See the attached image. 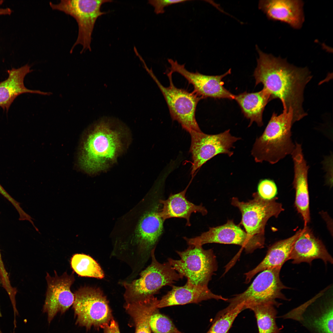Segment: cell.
<instances>
[{"label": "cell", "instance_id": "7", "mask_svg": "<svg viewBox=\"0 0 333 333\" xmlns=\"http://www.w3.org/2000/svg\"><path fill=\"white\" fill-rule=\"evenodd\" d=\"M111 0H61L57 3L49 2L53 10L62 11L73 17L77 23L78 34L76 40L70 51L72 53L75 47L82 46L80 53L91 51L92 34L96 22L100 16L106 14L101 10L102 5Z\"/></svg>", "mask_w": 333, "mask_h": 333}, {"label": "cell", "instance_id": "30", "mask_svg": "<svg viewBox=\"0 0 333 333\" xmlns=\"http://www.w3.org/2000/svg\"><path fill=\"white\" fill-rule=\"evenodd\" d=\"M258 190V193L262 198L268 200L273 198L277 192V187L274 182L267 179L260 181Z\"/></svg>", "mask_w": 333, "mask_h": 333}, {"label": "cell", "instance_id": "33", "mask_svg": "<svg viewBox=\"0 0 333 333\" xmlns=\"http://www.w3.org/2000/svg\"><path fill=\"white\" fill-rule=\"evenodd\" d=\"M3 1H4L3 0H0V15H10L12 12V10L10 8H3L0 7Z\"/></svg>", "mask_w": 333, "mask_h": 333}, {"label": "cell", "instance_id": "27", "mask_svg": "<svg viewBox=\"0 0 333 333\" xmlns=\"http://www.w3.org/2000/svg\"><path fill=\"white\" fill-rule=\"evenodd\" d=\"M333 316L332 306H328L307 319V324L317 333H333Z\"/></svg>", "mask_w": 333, "mask_h": 333}, {"label": "cell", "instance_id": "31", "mask_svg": "<svg viewBox=\"0 0 333 333\" xmlns=\"http://www.w3.org/2000/svg\"><path fill=\"white\" fill-rule=\"evenodd\" d=\"M186 0H150L148 3L154 7V11L157 14H162L165 12V7L172 4L184 2Z\"/></svg>", "mask_w": 333, "mask_h": 333}, {"label": "cell", "instance_id": "9", "mask_svg": "<svg viewBox=\"0 0 333 333\" xmlns=\"http://www.w3.org/2000/svg\"><path fill=\"white\" fill-rule=\"evenodd\" d=\"M73 308L76 323L89 329L103 328L111 320V311L106 297L99 288L82 287L74 293Z\"/></svg>", "mask_w": 333, "mask_h": 333}, {"label": "cell", "instance_id": "3", "mask_svg": "<svg viewBox=\"0 0 333 333\" xmlns=\"http://www.w3.org/2000/svg\"><path fill=\"white\" fill-rule=\"evenodd\" d=\"M293 111H283L279 115L274 112L262 134L256 139L251 154L257 162H278L291 154L295 144L291 139Z\"/></svg>", "mask_w": 333, "mask_h": 333}, {"label": "cell", "instance_id": "35", "mask_svg": "<svg viewBox=\"0 0 333 333\" xmlns=\"http://www.w3.org/2000/svg\"><path fill=\"white\" fill-rule=\"evenodd\" d=\"M0 194L4 197L7 196L8 195V192L5 190L3 187L0 184Z\"/></svg>", "mask_w": 333, "mask_h": 333}, {"label": "cell", "instance_id": "19", "mask_svg": "<svg viewBox=\"0 0 333 333\" xmlns=\"http://www.w3.org/2000/svg\"><path fill=\"white\" fill-rule=\"evenodd\" d=\"M32 70L30 66L26 64L18 68L8 70V77L0 82V107L8 111L11 104L19 95L27 93L44 95H50V92L28 89L24 85V80L26 76Z\"/></svg>", "mask_w": 333, "mask_h": 333}, {"label": "cell", "instance_id": "16", "mask_svg": "<svg viewBox=\"0 0 333 333\" xmlns=\"http://www.w3.org/2000/svg\"><path fill=\"white\" fill-rule=\"evenodd\" d=\"M304 4L299 0H261L258 7L269 20L283 22L299 29L305 20Z\"/></svg>", "mask_w": 333, "mask_h": 333}, {"label": "cell", "instance_id": "15", "mask_svg": "<svg viewBox=\"0 0 333 333\" xmlns=\"http://www.w3.org/2000/svg\"><path fill=\"white\" fill-rule=\"evenodd\" d=\"M168 61L171 65L170 71L173 73L177 72L185 78L188 83L193 86V92L202 98L209 97L234 99L235 95L224 87V83L222 81L224 77L231 73V69L220 75L209 76L197 72H189L185 68L184 64H180L171 59H168Z\"/></svg>", "mask_w": 333, "mask_h": 333}, {"label": "cell", "instance_id": "24", "mask_svg": "<svg viewBox=\"0 0 333 333\" xmlns=\"http://www.w3.org/2000/svg\"><path fill=\"white\" fill-rule=\"evenodd\" d=\"M159 302L154 295L126 302L125 308L133 319L135 333H151L150 320Z\"/></svg>", "mask_w": 333, "mask_h": 333}, {"label": "cell", "instance_id": "5", "mask_svg": "<svg viewBox=\"0 0 333 333\" xmlns=\"http://www.w3.org/2000/svg\"><path fill=\"white\" fill-rule=\"evenodd\" d=\"M179 260L171 258L168 262L186 284L191 286L208 287L212 276L217 269L216 257L212 249L205 250L200 245H190L183 251H176Z\"/></svg>", "mask_w": 333, "mask_h": 333}, {"label": "cell", "instance_id": "26", "mask_svg": "<svg viewBox=\"0 0 333 333\" xmlns=\"http://www.w3.org/2000/svg\"><path fill=\"white\" fill-rule=\"evenodd\" d=\"M71 266L79 276L102 279L104 274L97 262L89 255L76 254L72 257Z\"/></svg>", "mask_w": 333, "mask_h": 333}, {"label": "cell", "instance_id": "29", "mask_svg": "<svg viewBox=\"0 0 333 333\" xmlns=\"http://www.w3.org/2000/svg\"><path fill=\"white\" fill-rule=\"evenodd\" d=\"M158 309L152 315L150 320L151 329L153 333H183L169 318L160 313Z\"/></svg>", "mask_w": 333, "mask_h": 333}, {"label": "cell", "instance_id": "32", "mask_svg": "<svg viewBox=\"0 0 333 333\" xmlns=\"http://www.w3.org/2000/svg\"><path fill=\"white\" fill-rule=\"evenodd\" d=\"M103 329L104 333H120L117 323L113 319Z\"/></svg>", "mask_w": 333, "mask_h": 333}, {"label": "cell", "instance_id": "1", "mask_svg": "<svg viewBox=\"0 0 333 333\" xmlns=\"http://www.w3.org/2000/svg\"><path fill=\"white\" fill-rule=\"evenodd\" d=\"M259 57L253 76L255 86L261 83L271 100H280L283 110L293 111V123L307 115L303 107L304 90L312 78L306 67H296L286 59L265 53L256 46Z\"/></svg>", "mask_w": 333, "mask_h": 333}, {"label": "cell", "instance_id": "6", "mask_svg": "<svg viewBox=\"0 0 333 333\" xmlns=\"http://www.w3.org/2000/svg\"><path fill=\"white\" fill-rule=\"evenodd\" d=\"M155 250L151 253L150 264L141 272L138 279L121 283L125 289L124 296L126 302L154 295L162 287L171 286L182 279L168 261L161 263L158 261Z\"/></svg>", "mask_w": 333, "mask_h": 333}, {"label": "cell", "instance_id": "25", "mask_svg": "<svg viewBox=\"0 0 333 333\" xmlns=\"http://www.w3.org/2000/svg\"><path fill=\"white\" fill-rule=\"evenodd\" d=\"M275 305L270 303L252 306L249 309L254 313L256 319L258 333H280L276 318L277 311Z\"/></svg>", "mask_w": 333, "mask_h": 333}, {"label": "cell", "instance_id": "20", "mask_svg": "<svg viewBox=\"0 0 333 333\" xmlns=\"http://www.w3.org/2000/svg\"><path fill=\"white\" fill-rule=\"evenodd\" d=\"M172 289L159 300L158 308L189 303H198L211 299L226 301L228 298L213 293L208 287L171 286Z\"/></svg>", "mask_w": 333, "mask_h": 333}, {"label": "cell", "instance_id": "10", "mask_svg": "<svg viewBox=\"0 0 333 333\" xmlns=\"http://www.w3.org/2000/svg\"><path fill=\"white\" fill-rule=\"evenodd\" d=\"M157 189L152 193L149 205L139 220L136 228L135 242L137 250L135 259L143 265L150 256L164 232V220L159 214V202L163 193Z\"/></svg>", "mask_w": 333, "mask_h": 333}, {"label": "cell", "instance_id": "14", "mask_svg": "<svg viewBox=\"0 0 333 333\" xmlns=\"http://www.w3.org/2000/svg\"><path fill=\"white\" fill-rule=\"evenodd\" d=\"M46 279L47 286L43 310L50 323L58 313H64L73 305L75 295L70 288L75 278L73 274L65 273L59 276L56 273L53 277L47 273Z\"/></svg>", "mask_w": 333, "mask_h": 333}, {"label": "cell", "instance_id": "4", "mask_svg": "<svg viewBox=\"0 0 333 333\" xmlns=\"http://www.w3.org/2000/svg\"><path fill=\"white\" fill-rule=\"evenodd\" d=\"M281 268L275 267L261 271L246 290L228 299L226 301L229 303L228 306L217 314H223L237 307L244 310L264 303H270L278 306L281 304L276 301V299L288 300L282 292V290L288 288L280 280Z\"/></svg>", "mask_w": 333, "mask_h": 333}, {"label": "cell", "instance_id": "34", "mask_svg": "<svg viewBox=\"0 0 333 333\" xmlns=\"http://www.w3.org/2000/svg\"><path fill=\"white\" fill-rule=\"evenodd\" d=\"M6 270L0 251V273L4 272L6 271Z\"/></svg>", "mask_w": 333, "mask_h": 333}, {"label": "cell", "instance_id": "28", "mask_svg": "<svg viewBox=\"0 0 333 333\" xmlns=\"http://www.w3.org/2000/svg\"><path fill=\"white\" fill-rule=\"evenodd\" d=\"M243 309L239 307L219 315H216L206 333H229L235 319Z\"/></svg>", "mask_w": 333, "mask_h": 333}, {"label": "cell", "instance_id": "8", "mask_svg": "<svg viewBox=\"0 0 333 333\" xmlns=\"http://www.w3.org/2000/svg\"><path fill=\"white\" fill-rule=\"evenodd\" d=\"M145 68L155 82L162 92L167 105L171 118L177 121L182 128L188 132L191 131L201 132L195 118L197 105L202 98L193 92L177 88L172 80L173 73L170 71L167 73L169 86L165 87L154 75L151 69L146 65Z\"/></svg>", "mask_w": 333, "mask_h": 333}, {"label": "cell", "instance_id": "2", "mask_svg": "<svg viewBox=\"0 0 333 333\" xmlns=\"http://www.w3.org/2000/svg\"><path fill=\"white\" fill-rule=\"evenodd\" d=\"M128 127L118 119L105 117L85 130L80 145L78 162L90 175L106 171L125 153L132 141Z\"/></svg>", "mask_w": 333, "mask_h": 333}, {"label": "cell", "instance_id": "11", "mask_svg": "<svg viewBox=\"0 0 333 333\" xmlns=\"http://www.w3.org/2000/svg\"><path fill=\"white\" fill-rule=\"evenodd\" d=\"M252 196V199L246 202L233 197L231 204L240 212V224L248 235L251 238L265 241V230L268 220L271 217H278L284 209L281 204L277 201L276 198L265 199L258 192L253 193Z\"/></svg>", "mask_w": 333, "mask_h": 333}, {"label": "cell", "instance_id": "36", "mask_svg": "<svg viewBox=\"0 0 333 333\" xmlns=\"http://www.w3.org/2000/svg\"></svg>", "mask_w": 333, "mask_h": 333}, {"label": "cell", "instance_id": "12", "mask_svg": "<svg viewBox=\"0 0 333 333\" xmlns=\"http://www.w3.org/2000/svg\"><path fill=\"white\" fill-rule=\"evenodd\" d=\"M228 129L216 134H208L201 132H189L191 139L190 151L192 164L191 174L193 176L196 171L215 156L225 154L231 156L234 143L241 138L232 136Z\"/></svg>", "mask_w": 333, "mask_h": 333}, {"label": "cell", "instance_id": "17", "mask_svg": "<svg viewBox=\"0 0 333 333\" xmlns=\"http://www.w3.org/2000/svg\"><path fill=\"white\" fill-rule=\"evenodd\" d=\"M291 155L294 164L293 183L295 191V205L303 218L304 226H306L310 219L308 183L309 167L304 158L300 144L295 142Z\"/></svg>", "mask_w": 333, "mask_h": 333}, {"label": "cell", "instance_id": "18", "mask_svg": "<svg viewBox=\"0 0 333 333\" xmlns=\"http://www.w3.org/2000/svg\"><path fill=\"white\" fill-rule=\"evenodd\" d=\"M315 259H321L326 264L333 262L322 242L314 236L307 226H304L294 245L289 260H292L294 264L305 262L310 264Z\"/></svg>", "mask_w": 333, "mask_h": 333}, {"label": "cell", "instance_id": "23", "mask_svg": "<svg viewBox=\"0 0 333 333\" xmlns=\"http://www.w3.org/2000/svg\"><path fill=\"white\" fill-rule=\"evenodd\" d=\"M235 100L240 106L244 116L250 120L248 127L253 122L259 126L263 125L262 114L265 107L271 100L269 93L265 89L255 92H246L235 95Z\"/></svg>", "mask_w": 333, "mask_h": 333}, {"label": "cell", "instance_id": "22", "mask_svg": "<svg viewBox=\"0 0 333 333\" xmlns=\"http://www.w3.org/2000/svg\"><path fill=\"white\" fill-rule=\"evenodd\" d=\"M302 232L299 229L293 236L278 241L268 249L263 260L252 270L245 273V283L248 284L256 274L265 269L274 268H282L285 262L289 260L294 245Z\"/></svg>", "mask_w": 333, "mask_h": 333}, {"label": "cell", "instance_id": "21", "mask_svg": "<svg viewBox=\"0 0 333 333\" xmlns=\"http://www.w3.org/2000/svg\"><path fill=\"white\" fill-rule=\"evenodd\" d=\"M191 181L182 191L171 194L166 199L163 198L160 199L162 206L159 214L164 221L172 218H183L186 220V225L190 226L191 224L190 218L192 213L199 212L203 216L207 214V210L202 204L196 205L188 201L186 197V191Z\"/></svg>", "mask_w": 333, "mask_h": 333}, {"label": "cell", "instance_id": "13", "mask_svg": "<svg viewBox=\"0 0 333 333\" xmlns=\"http://www.w3.org/2000/svg\"><path fill=\"white\" fill-rule=\"evenodd\" d=\"M183 238L189 245L202 246L211 243L238 245L243 247L247 253L263 247L265 241L251 238L232 220H228L223 225L210 227L197 236Z\"/></svg>", "mask_w": 333, "mask_h": 333}]
</instances>
